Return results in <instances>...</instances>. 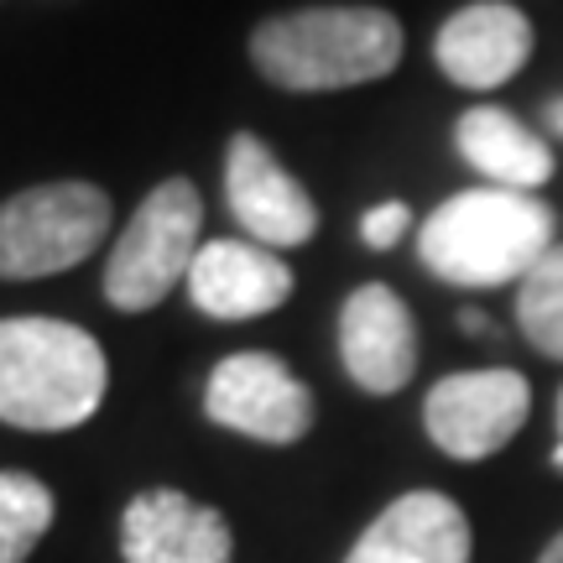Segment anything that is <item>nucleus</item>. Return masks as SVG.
<instances>
[{"label":"nucleus","mask_w":563,"mask_h":563,"mask_svg":"<svg viewBox=\"0 0 563 563\" xmlns=\"http://www.w3.org/2000/svg\"><path fill=\"white\" fill-rule=\"evenodd\" d=\"M251 63L292 95H329L386 79L402 63V21L382 5H308L266 16L251 32Z\"/></svg>","instance_id":"obj_1"},{"label":"nucleus","mask_w":563,"mask_h":563,"mask_svg":"<svg viewBox=\"0 0 563 563\" xmlns=\"http://www.w3.org/2000/svg\"><path fill=\"white\" fill-rule=\"evenodd\" d=\"M553 209L517 188H464L443 199L418 230V262L449 287L522 282L553 251Z\"/></svg>","instance_id":"obj_2"},{"label":"nucleus","mask_w":563,"mask_h":563,"mask_svg":"<svg viewBox=\"0 0 563 563\" xmlns=\"http://www.w3.org/2000/svg\"><path fill=\"white\" fill-rule=\"evenodd\" d=\"M110 361L100 340L63 319H0V422L63 433L100 412Z\"/></svg>","instance_id":"obj_3"},{"label":"nucleus","mask_w":563,"mask_h":563,"mask_svg":"<svg viewBox=\"0 0 563 563\" xmlns=\"http://www.w3.org/2000/svg\"><path fill=\"white\" fill-rule=\"evenodd\" d=\"M110 214L115 203L100 183L63 178L21 188L16 199L0 203V277H58L68 266L89 262V251H100L110 235Z\"/></svg>","instance_id":"obj_4"},{"label":"nucleus","mask_w":563,"mask_h":563,"mask_svg":"<svg viewBox=\"0 0 563 563\" xmlns=\"http://www.w3.org/2000/svg\"><path fill=\"white\" fill-rule=\"evenodd\" d=\"M199 230H203V199L188 178L157 183L131 224L121 230V241L104 262V298L121 313H146L157 308L178 282H188L194 256H199Z\"/></svg>","instance_id":"obj_5"},{"label":"nucleus","mask_w":563,"mask_h":563,"mask_svg":"<svg viewBox=\"0 0 563 563\" xmlns=\"http://www.w3.org/2000/svg\"><path fill=\"white\" fill-rule=\"evenodd\" d=\"M527 412H532V386L522 371H454L443 376L428 402H422V428L439 443L449 460L481 464L490 454H501L506 443L522 433Z\"/></svg>","instance_id":"obj_6"},{"label":"nucleus","mask_w":563,"mask_h":563,"mask_svg":"<svg viewBox=\"0 0 563 563\" xmlns=\"http://www.w3.org/2000/svg\"><path fill=\"white\" fill-rule=\"evenodd\" d=\"M203 412L230 433H245L256 443H298L313 433L319 402L313 391L266 350H241L209 371L203 386Z\"/></svg>","instance_id":"obj_7"},{"label":"nucleus","mask_w":563,"mask_h":563,"mask_svg":"<svg viewBox=\"0 0 563 563\" xmlns=\"http://www.w3.org/2000/svg\"><path fill=\"white\" fill-rule=\"evenodd\" d=\"M224 199L245 241L266 245V251H292L319 235V203L308 199V188L251 131H235L224 146Z\"/></svg>","instance_id":"obj_8"},{"label":"nucleus","mask_w":563,"mask_h":563,"mask_svg":"<svg viewBox=\"0 0 563 563\" xmlns=\"http://www.w3.org/2000/svg\"><path fill=\"white\" fill-rule=\"evenodd\" d=\"M340 361L371 397H391L418 371V323L386 282L355 287L340 308Z\"/></svg>","instance_id":"obj_9"},{"label":"nucleus","mask_w":563,"mask_h":563,"mask_svg":"<svg viewBox=\"0 0 563 563\" xmlns=\"http://www.w3.org/2000/svg\"><path fill=\"white\" fill-rule=\"evenodd\" d=\"M532 21L511 0H475L439 26L433 37V63L443 79L460 89H496L517 79L532 58Z\"/></svg>","instance_id":"obj_10"},{"label":"nucleus","mask_w":563,"mask_h":563,"mask_svg":"<svg viewBox=\"0 0 563 563\" xmlns=\"http://www.w3.org/2000/svg\"><path fill=\"white\" fill-rule=\"evenodd\" d=\"M125 563H230L235 538L214 506L183 490H141L121 517Z\"/></svg>","instance_id":"obj_11"},{"label":"nucleus","mask_w":563,"mask_h":563,"mask_svg":"<svg viewBox=\"0 0 563 563\" xmlns=\"http://www.w3.org/2000/svg\"><path fill=\"white\" fill-rule=\"evenodd\" d=\"M188 298L199 313L224 323L262 319L292 298V266L256 241H209L194 256Z\"/></svg>","instance_id":"obj_12"},{"label":"nucleus","mask_w":563,"mask_h":563,"mask_svg":"<svg viewBox=\"0 0 563 563\" xmlns=\"http://www.w3.org/2000/svg\"><path fill=\"white\" fill-rule=\"evenodd\" d=\"M344 563H470V517L443 490H407L365 527Z\"/></svg>","instance_id":"obj_13"},{"label":"nucleus","mask_w":563,"mask_h":563,"mask_svg":"<svg viewBox=\"0 0 563 563\" xmlns=\"http://www.w3.org/2000/svg\"><path fill=\"white\" fill-rule=\"evenodd\" d=\"M454 146L460 157L481 173L490 188H517L532 194L553 178V152L543 136H532L511 110L501 104H475L454 121Z\"/></svg>","instance_id":"obj_14"},{"label":"nucleus","mask_w":563,"mask_h":563,"mask_svg":"<svg viewBox=\"0 0 563 563\" xmlns=\"http://www.w3.org/2000/svg\"><path fill=\"white\" fill-rule=\"evenodd\" d=\"M53 490L37 475L21 470H0V563H26L42 532L53 527Z\"/></svg>","instance_id":"obj_15"},{"label":"nucleus","mask_w":563,"mask_h":563,"mask_svg":"<svg viewBox=\"0 0 563 563\" xmlns=\"http://www.w3.org/2000/svg\"><path fill=\"white\" fill-rule=\"evenodd\" d=\"M517 323H522L527 344L538 355L563 361V245H553L543 262L517 282Z\"/></svg>","instance_id":"obj_16"},{"label":"nucleus","mask_w":563,"mask_h":563,"mask_svg":"<svg viewBox=\"0 0 563 563\" xmlns=\"http://www.w3.org/2000/svg\"><path fill=\"white\" fill-rule=\"evenodd\" d=\"M407 230H412V209L391 199V203H376V209H365L361 241L371 245V251H391V245L402 241Z\"/></svg>","instance_id":"obj_17"},{"label":"nucleus","mask_w":563,"mask_h":563,"mask_svg":"<svg viewBox=\"0 0 563 563\" xmlns=\"http://www.w3.org/2000/svg\"><path fill=\"white\" fill-rule=\"evenodd\" d=\"M460 323H464V329H470V334H481V329H485V313H481V308H464V313H460Z\"/></svg>","instance_id":"obj_18"},{"label":"nucleus","mask_w":563,"mask_h":563,"mask_svg":"<svg viewBox=\"0 0 563 563\" xmlns=\"http://www.w3.org/2000/svg\"><path fill=\"white\" fill-rule=\"evenodd\" d=\"M538 563H563V532H559V538H553V543L543 548V559H538Z\"/></svg>","instance_id":"obj_19"},{"label":"nucleus","mask_w":563,"mask_h":563,"mask_svg":"<svg viewBox=\"0 0 563 563\" xmlns=\"http://www.w3.org/2000/svg\"><path fill=\"white\" fill-rule=\"evenodd\" d=\"M548 125H553V131H559V136H563V95H559V100H553V104H548Z\"/></svg>","instance_id":"obj_20"},{"label":"nucleus","mask_w":563,"mask_h":563,"mask_svg":"<svg viewBox=\"0 0 563 563\" xmlns=\"http://www.w3.org/2000/svg\"><path fill=\"white\" fill-rule=\"evenodd\" d=\"M553 470H559V475H563V443H559V449H553Z\"/></svg>","instance_id":"obj_21"},{"label":"nucleus","mask_w":563,"mask_h":563,"mask_svg":"<svg viewBox=\"0 0 563 563\" xmlns=\"http://www.w3.org/2000/svg\"><path fill=\"white\" fill-rule=\"evenodd\" d=\"M559 443H563V391H559Z\"/></svg>","instance_id":"obj_22"}]
</instances>
